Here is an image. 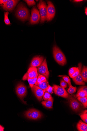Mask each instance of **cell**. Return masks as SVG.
Returning <instances> with one entry per match:
<instances>
[{"instance_id":"cell-1","label":"cell","mask_w":87,"mask_h":131,"mask_svg":"<svg viewBox=\"0 0 87 131\" xmlns=\"http://www.w3.org/2000/svg\"><path fill=\"white\" fill-rule=\"evenodd\" d=\"M16 16L23 21L29 19L30 14L28 9L22 3H20L18 5L15 12Z\"/></svg>"},{"instance_id":"cell-2","label":"cell","mask_w":87,"mask_h":131,"mask_svg":"<svg viewBox=\"0 0 87 131\" xmlns=\"http://www.w3.org/2000/svg\"><path fill=\"white\" fill-rule=\"evenodd\" d=\"M53 53L55 59L59 64L64 66L67 64V60L65 55L57 46H54Z\"/></svg>"},{"instance_id":"cell-3","label":"cell","mask_w":87,"mask_h":131,"mask_svg":"<svg viewBox=\"0 0 87 131\" xmlns=\"http://www.w3.org/2000/svg\"><path fill=\"white\" fill-rule=\"evenodd\" d=\"M41 17V23H44L46 20L47 6L45 2L43 0L39 1L37 4Z\"/></svg>"},{"instance_id":"cell-4","label":"cell","mask_w":87,"mask_h":131,"mask_svg":"<svg viewBox=\"0 0 87 131\" xmlns=\"http://www.w3.org/2000/svg\"><path fill=\"white\" fill-rule=\"evenodd\" d=\"M53 91L56 95L62 97L69 99L73 96L67 92L64 88L58 85H54L53 86Z\"/></svg>"},{"instance_id":"cell-5","label":"cell","mask_w":87,"mask_h":131,"mask_svg":"<svg viewBox=\"0 0 87 131\" xmlns=\"http://www.w3.org/2000/svg\"><path fill=\"white\" fill-rule=\"evenodd\" d=\"M15 89L18 96L23 103L26 104V102L23 100V98L26 96L27 93V87L22 82L20 83L17 85Z\"/></svg>"},{"instance_id":"cell-6","label":"cell","mask_w":87,"mask_h":131,"mask_svg":"<svg viewBox=\"0 0 87 131\" xmlns=\"http://www.w3.org/2000/svg\"><path fill=\"white\" fill-rule=\"evenodd\" d=\"M40 20V15L38 10L36 7H33L31 10L30 23L32 24H37Z\"/></svg>"},{"instance_id":"cell-7","label":"cell","mask_w":87,"mask_h":131,"mask_svg":"<svg viewBox=\"0 0 87 131\" xmlns=\"http://www.w3.org/2000/svg\"><path fill=\"white\" fill-rule=\"evenodd\" d=\"M46 20L47 22L51 21L54 17L55 14V9L54 5L50 1H47Z\"/></svg>"},{"instance_id":"cell-8","label":"cell","mask_w":87,"mask_h":131,"mask_svg":"<svg viewBox=\"0 0 87 131\" xmlns=\"http://www.w3.org/2000/svg\"><path fill=\"white\" fill-rule=\"evenodd\" d=\"M37 70L38 74L44 76L48 79L49 77V72L46 59L43 60L40 66L38 67Z\"/></svg>"},{"instance_id":"cell-9","label":"cell","mask_w":87,"mask_h":131,"mask_svg":"<svg viewBox=\"0 0 87 131\" xmlns=\"http://www.w3.org/2000/svg\"><path fill=\"white\" fill-rule=\"evenodd\" d=\"M38 73L36 67H30L28 69L27 72L23 78V80H27L28 78L33 79L38 77Z\"/></svg>"},{"instance_id":"cell-10","label":"cell","mask_w":87,"mask_h":131,"mask_svg":"<svg viewBox=\"0 0 87 131\" xmlns=\"http://www.w3.org/2000/svg\"><path fill=\"white\" fill-rule=\"evenodd\" d=\"M19 0H10L1 5L4 10L7 11L12 12L14 10Z\"/></svg>"},{"instance_id":"cell-11","label":"cell","mask_w":87,"mask_h":131,"mask_svg":"<svg viewBox=\"0 0 87 131\" xmlns=\"http://www.w3.org/2000/svg\"><path fill=\"white\" fill-rule=\"evenodd\" d=\"M69 101L71 108L76 112L79 111L83 106L82 104L78 101L77 99L73 97L69 99Z\"/></svg>"},{"instance_id":"cell-12","label":"cell","mask_w":87,"mask_h":131,"mask_svg":"<svg viewBox=\"0 0 87 131\" xmlns=\"http://www.w3.org/2000/svg\"><path fill=\"white\" fill-rule=\"evenodd\" d=\"M31 89L32 92L35 94L36 97L39 101H41L46 91L39 88L38 86L36 85H34L33 87L31 88Z\"/></svg>"},{"instance_id":"cell-13","label":"cell","mask_w":87,"mask_h":131,"mask_svg":"<svg viewBox=\"0 0 87 131\" xmlns=\"http://www.w3.org/2000/svg\"><path fill=\"white\" fill-rule=\"evenodd\" d=\"M82 64L81 63H79L78 67L79 73L77 76L73 78V80L76 85L84 86L85 85V83L84 82L81 74L82 70Z\"/></svg>"},{"instance_id":"cell-14","label":"cell","mask_w":87,"mask_h":131,"mask_svg":"<svg viewBox=\"0 0 87 131\" xmlns=\"http://www.w3.org/2000/svg\"><path fill=\"white\" fill-rule=\"evenodd\" d=\"M44 60L42 56H37L34 57L31 63V67H38L41 65Z\"/></svg>"},{"instance_id":"cell-15","label":"cell","mask_w":87,"mask_h":131,"mask_svg":"<svg viewBox=\"0 0 87 131\" xmlns=\"http://www.w3.org/2000/svg\"><path fill=\"white\" fill-rule=\"evenodd\" d=\"M31 112V119L36 120L41 118L42 115L41 112L36 109H30Z\"/></svg>"},{"instance_id":"cell-16","label":"cell","mask_w":87,"mask_h":131,"mask_svg":"<svg viewBox=\"0 0 87 131\" xmlns=\"http://www.w3.org/2000/svg\"><path fill=\"white\" fill-rule=\"evenodd\" d=\"M54 102V99L52 97L48 100L43 101L41 102V103L43 106L48 108H52Z\"/></svg>"},{"instance_id":"cell-17","label":"cell","mask_w":87,"mask_h":131,"mask_svg":"<svg viewBox=\"0 0 87 131\" xmlns=\"http://www.w3.org/2000/svg\"><path fill=\"white\" fill-rule=\"evenodd\" d=\"M78 130L79 131H87V124L83 122L81 120H80L77 125Z\"/></svg>"},{"instance_id":"cell-18","label":"cell","mask_w":87,"mask_h":131,"mask_svg":"<svg viewBox=\"0 0 87 131\" xmlns=\"http://www.w3.org/2000/svg\"><path fill=\"white\" fill-rule=\"evenodd\" d=\"M81 74L84 82H87V66H83Z\"/></svg>"},{"instance_id":"cell-19","label":"cell","mask_w":87,"mask_h":131,"mask_svg":"<svg viewBox=\"0 0 87 131\" xmlns=\"http://www.w3.org/2000/svg\"><path fill=\"white\" fill-rule=\"evenodd\" d=\"M49 85V83L47 81L46 82H42L38 84L37 86H38L42 90H44L46 91V89L48 87Z\"/></svg>"},{"instance_id":"cell-20","label":"cell","mask_w":87,"mask_h":131,"mask_svg":"<svg viewBox=\"0 0 87 131\" xmlns=\"http://www.w3.org/2000/svg\"><path fill=\"white\" fill-rule=\"evenodd\" d=\"M77 99L78 101L82 104L83 107L85 108H87V97L86 96L84 97H77Z\"/></svg>"},{"instance_id":"cell-21","label":"cell","mask_w":87,"mask_h":131,"mask_svg":"<svg viewBox=\"0 0 87 131\" xmlns=\"http://www.w3.org/2000/svg\"><path fill=\"white\" fill-rule=\"evenodd\" d=\"M81 118L86 123H87V110L83 112L80 116Z\"/></svg>"},{"instance_id":"cell-22","label":"cell","mask_w":87,"mask_h":131,"mask_svg":"<svg viewBox=\"0 0 87 131\" xmlns=\"http://www.w3.org/2000/svg\"><path fill=\"white\" fill-rule=\"evenodd\" d=\"M9 12H8L4 13V22L7 25H9L11 24L10 20L8 18Z\"/></svg>"},{"instance_id":"cell-23","label":"cell","mask_w":87,"mask_h":131,"mask_svg":"<svg viewBox=\"0 0 87 131\" xmlns=\"http://www.w3.org/2000/svg\"><path fill=\"white\" fill-rule=\"evenodd\" d=\"M69 86V87L67 90L69 93L72 94L76 92L77 90V87H73L72 85Z\"/></svg>"},{"instance_id":"cell-24","label":"cell","mask_w":87,"mask_h":131,"mask_svg":"<svg viewBox=\"0 0 87 131\" xmlns=\"http://www.w3.org/2000/svg\"><path fill=\"white\" fill-rule=\"evenodd\" d=\"M37 77L36 78L33 79H30V78H28L27 80L30 86V87L32 88L33 86L35 85L37 79Z\"/></svg>"},{"instance_id":"cell-25","label":"cell","mask_w":87,"mask_h":131,"mask_svg":"<svg viewBox=\"0 0 87 131\" xmlns=\"http://www.w3.org/2000/svg\"><path fill=\"white\" fill-rule=\"evenodd\" d=\"M76 96L77 98L78 97H82L87 96V94L82 91H78V92L76 94Z\"/></svg>"},{"instance_id":"cell-26","label":"cell","mask_w":87,"mask_h":131,"mask_svg":"<svg viewBox=\"0 0 87 131\" xmlns=\"http://www.w3.org/2000/svg\"><path fill=\"white\" fill-rule=\"evenodd\" d=\"M52 97L50 94L47 91L45 92L44 95L43 96V98L45 101L48 100L50 98Z\"/></svg>"},{"instance_id":"cell-27","label":"cell","mask_w":87,"mask_h":131,"mask_svg":"<svg viewBox=\"0 0 87 131\" xmlns=\"http://www.w3.org/2000/svg\"><path fill=\"white\" fill-rule=\"evenodd\" d=\"M29 6H32L33 5H35L36 3L33 0H26L24 1Z\"/></svg>"},{"instance_id":"cell-28","label":"cell","mask_w":87,"mask_h":131,"mask_svg":"<svg viewBox=\"0 0 87 131\" xmlns=\"http://www.w3.org/2000/svg\"><path fill=\"white\" fill-rule=\"evenodd\" d=\"M79 73V70L78 67H77V68H76V69L75 72L72 75L70 76V78H75L78 75Z\"/></svg>"},{"instance_id":"cell-29","label":"cell","mask_w":87,"mask_h":131,"mask_svg":"<svg viewBox=\"0 0 87 131\" xmlns=\"http://www.w3.org/2000/svg\"><path fill=\"white\" fill-rule=\"evenodd\" d=\"M63 78L64 80L68 83L69 86L72 85L70 79L69 77L68 76H64L63 77Z\"/></svg>"},{"instance_id":"cell-30","label":"cell","mask_w":87,"mask_h":131,"mask_svg":"<svg viewBox=\"0 0 87 131\" xmlns=\"http://www.w3.org/2000/svg\"><path fill=\"white\" fill-rule=\"evenodd\" d=\"M68 84V83L64 80H62L60 82V86L64 88L67 87Z\"/></svg>"},{"instance_id":"cell-31","label":"cell","mask_w":87,"mask_h":131,"mask_svg":"<svg viewBox=\"0 0 87 131\" xmlns=\"http://www.w3.org/2000/svg\"><path fill=\"white\" fill-rule=\"evenodd\" d=\"M76 68H77V67H72L70 68L69 69V75L70 77L75 72Z\"/></svg>"},{"instance_id":"cell-32","label":"cell","mask_w":87,"mask_h":131,"mask_svg":"<svg viewBox=\"0 0 87 131\" xmlns=\"http://www.w3.org/2000/svg\"><path fill=\"white\" fill-rule=\"evenodd\" d=\"M53 87L49 85L48 87L47 88L46 91L48 92L50 94H52L53 93Z\"/></svg>"},{"instance_id":"cell-33","label":"cell","mask_w":87,"mask_h":131,"mask_svg":"<svg viewBox=\"0 0 87 131\" xmlns=\"http://www.w3.org/2000/svg\"><path fill=\"white\" fill-rule=\"evenodd\" d=\"M80 90L82 91L87 94V86H83L80 87L78 88V91Z\"/></svg>"},{"instance_id":"cell-34","label":"cell","mask_w":87,"mask_h":131,"mask_svg":"<svg viewBox=\"0 0 87 131\" xmlns=\"http://www.w3.org/2000/svg\"><path fill=\"white\" fill-rule=\"evenodd\" d=\"M42 82V81L40 76V75H39V74L37 78V79L36 82L35 84V85H38V84Z\"/></svg>"},{"instance_id":"cell-35","label":"cell","mask_w":87,"mask_h":131,"mask_svg":"<svg viewBox=\"0 0 87 131\" xmlns=\"http://www.w3.org/2000/svg\"><path fill=\"white\" fill-rule=\"evenodd\" d=\"M39 74V75H40V76L42 81V82H45L47 81L46 78L43 75H42L40 74Z\"/></svg>"},{"instance_id":"cell-36","label":"cell","mask_w":87,"mask_h":131,"mask_svg":"<svg viewBox=\"0 0 87 131\" xmlns=\"http://www.w3.org/2000/svg\"><path fill=\"white\" fill-rule=\"evenodd\" d=\"M9 0H0V4L2 5L5 3Z\"/></svg>"},{"instance_id":"cell-37","label":"cell","mask_w":87,"mask_h":131,"mask_svg":"<svg viewBox=\"0 0 87 131\" xmlns=\"http://www.w3.org/2000/svg\"><path fill=\"white\" fill-rule=\"evenodd\" d=\"M4 127L1 125H0V131H4Z\"/></svg>"},{"instance_id":"cell-38","label":"cell","mask_w":87,"mask_h":131,"mask_svg":"<svg viewBox=\"0 0 87 131\" xmlns=\"http://www.w3.org/2000/svg\"><path fill=\"white\" fill-rule=\"evenodd\" d=\"M82 0H75L74 1L76 2H80L83 1Z\"/></svg>"},{"instance_id":"cell-39","label":"cell","mask_w":87,"mask_h":131,"mask_svg":"<svg viewBox=\"0 0 87 131\" xmlns=\"http://www.w3.org/2000/svg\"><path fill=\"white\" fill-rule=\"evenodd\" d=\"M85 13L86 15H87V8L86 7L85 9Z\"/></svg>"}]
</instances>
